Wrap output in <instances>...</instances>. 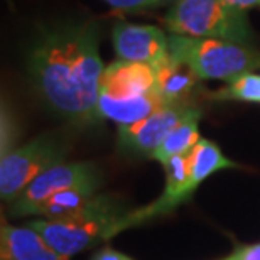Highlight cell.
<instances>
[{"label":"cell","instance_id":"cell-1","mask_svg":"<svg viewBox=\"0 0 260 260\" xmlns=\"http://www.w3.org/2000/svg\"><path fill=\"white\" fill-rule=\"evenodd\" d=\"M36 93L56 115L75 123L100 120L103 76L100 27L93 20H59L39 27L27 49Z\"/></svg>","mask_w":260,"mask_h":260},{"label":"cell","instance_id":"cell-16","mask_svg":"<svg viewBox=\"0 0 260 260\" xmlns=\"http://www.w3.org/2000/svg\"><path fill=\"white\" fill-rule=\"evenodd\" d=\"M213 100L220 102H252L260 103V75L255 73H245L232 81L221 90H218L210 95Z\"/></svg>","mask_w":260,"mask_h":260},{"label":"cell","instance_id":"cell-11","mask_svg":"<svg viewBox=\"0 0 260 260\" xmlns=\"http://www.w3.org/2000/svg\"><path fill=\"white\" fill-rule=\"evenodd\" d=\"M168 105L157 91L137 98H112L107 95H100L98 98V115L100 118H107L122 125H132L149 115H152L160 107Z\"/></svg>","mask_w":260,"mask_h":260},{"label":"cell","instance_id":"cell-9","mask_svg":"<svg viewBox=\"0 0 260 260\" xmlns=\"http://www.w3.org/2000/svg\"><path fill=\"white\" fill-rule=\"evenodd\" d=\"M155 91V71L147 63L118 59L103 71L100 95L112 98H137Z\"/></svg>","mask_w":260,"mask_h":260},{"label":"cell","instance_id":"cell-19","mask_svg":"<svg viewBox=\"0 0 260 260\" xmlns=\"http://www.w3.org/2000/svg\"><path fill=\"white\" fill-rule=\"evenodd\" d=\"M221 260H260V243H252V245L235 248L230 255Z\"/></svg>","mask_w":260,"mask_h":260},{"label":"cell","instance_id":"cell-15","mask_svg":"<svg viewBox=\"0 0 260 260\" xmlns=\"http://www.w3.org/2000/svg\"><path fill=\"white\" fill-rule=\"evenodd\" d=\"M200 118L201 112H196L194 115L186 118L183 123H179L173 132L169 134V137L164 140V144L155 150L150 159L159 160L160 164H164L166 160H169L174 155H186L189 154V150L200 142Z\"/></svg>","mask_w":260,"mask_h":260},{"label":"cell","instance_id":"cell-4","mask_svg":"<svg viewBox=\"0 0 260 260\" xmlns=\"http://www.w3.org/2000/svg\"><path fill=\"white\" fill-rule=\"evenodd\" d=\"M169 56L184 63L200 80H225L260 70V53L250 46L218 39L169 34Z\"/></svg>","mask_w":260,"mask_h":260},{"label":"cell","instance_id":"cell-13","mask_svg":"<svg viewBox=\"0 0 260 260\" xmlns=\"http://www.w3.org/2000/svg\"><path fill=\"white\" fill-rule=\"evenodd\" d=\"M102 179L90 181V183L73 186L70 189L51 194L30 211V216L44 218V220H56V218H64L68 215H73V213L81 210L86 203H90L98 194L96 191Z\"/></svg>","mask_w":260,"mask_h":260},{"label":"cell","instance_id":"cell-6","mask_svg":"<svg viewBox=\"0 0 260 260\" xmlns=\"http://www.w3.org/2000/svg\"><path fill=\"white\" fill-rule=\"evenodd\" d=\"M196 112L200 108L188 103H168L144 120L118 127V147L128 155L152 157L169 134Z\"/></svg>","mask_w":260,"mask_h":260},{"label":"cell","instance_id":"cell-10","mask_svg":"<svg viewBox=\"0 0 260 260\" xmlns=\"http://www.w3.org/2000/svg\"><path fill=\"white\" fill-rule=\"evenodd\" d=\"M0 260H70L58 253L30 226L2 225Z\"/></svg>","mask_w":260,"mask_h":260},{"label":"cell","instance_id":"cell-21","mask_svg":"<svg viewBox=\"0 0 260 260\" xmlns=\"http://www.w3.org/2000/svg\"><path fill=\"white\" fill-rule=\"evenodd\" d=\"M226 4L233 5L237 9H252V7H260V0H225Z\"/></svg>","mask_w":260,"mask_h":260},{"label":"cell","instance_id":"cell-3","mask_svg":"<svg viewBox=\"0 0 260 260\" xmlns=\"http://www.w3.org/2000/svg\"><path fill=\"white\" fill-rule=\"evenodd\" d=\"M171 34L200 39L252 43V27L245 10L226 4L225 0H176L164 17Z\"/></svg>","mask_w":260,"mask_h":260},{"label":"cell","instance_id":"cell-20","mask_svg":"<svg viewBox=\"0 0 260 260\" xmlns=\"http://www.w3.org/2000/svg\"><path fill=\"white\" fill-rule=\"evenodd\" d=\"M91 260H134V258H130L128 255L118 250H113L110 247H103L91 257Z\"/></svg>","mask_w":260,"mask_h":260},{"label":"cell","instance_id":"cell-17","mask_svg":"<svg viewBox=\"0 0 260 260\" xmlns=\"http://www.w3.org/2000/svg\"><path fill=\"white\" fill-rule=\"evenodd\" d=\"M108 5L120 10H144V9H157L162 5L174 4L176 0H105Z\"/></svg>","mask_w":260,"mask_h":260},{"label":"cell","instance_id":"cell-14","mask_svg":"<svg viewBox=\"0 0 260 260\" xmlns=\"http://www.w3.org/2000/svg\"><path fill=\"white\" fill-rule=\"evenodd\" d=\"M186 159H188L191 181L196 186H200L203 181L210 178L211 174L218 173V171L238 168L233 160H230L221 152V149L215 142L208 139H201L189 150V154H186Z\"/></svg>","mask_w":260,"mask_h":260},{"label":"cell","instance_id":"cell-2","mask_svg":"<svg viewBox=\"0 0 260 260\" xmlns=\"http://www.w3.org/2000/svg\"><path fill=\"white\" fill-rule=\"evenodd\" d=\"M130 210L115 198L96 194L73 215L56 220H30L27 226L36 230L56 252L66 258L120 233V223Z\"/></svg>","mask_w":260,"mask_h":260},{"label":"cell","instance_id":"cell-5","mask_svg":"<svg viewBox=\"0 0 260 260\" xmlns=\"http://www.w3.org/2000/svg\"><path fill=\"white\" fill-rule=\"evenodd\" d=\"M66 147L59 137L43 134L15 147L0 160V196L15 201L25 188L53 166L64 162Z\"/></svg>","mask_w":260,"mask_h":260},{"label":"cell","instance_id":"cell-7","mask_svg":"<svg viewBox=\"0 0 260 260\" xmlns=\"http://www.w3.org/2000/svg\"><path fill=\"white\" fill-rule=\"evenodd\" d=\"M100 178V171L91 162H59L43 173L38 179L30 183L17 200L12 201L10 216H30V211L51 194L70 189Z\"/></svg>","mask_w":260,"mask_h":260},{"label":"cell","instance_id":"cell-8","mask_svg":"<svg viewBox=\"0 0 260 260\" xmlns=\"http://www.w3.org/2000/svg\"><path fill=\"white\" fill-rule=\"evenodd\" d=\"M112 43L122 61L155 66L169 56L168 36L154 25L118 22L113 25Z\"/></svg>","mask_w":260,"mask_h":260},{"label":"cell","instance_id":"cell-12","mask_svg":"<svg viewBox=\"0 0 260 260\" xmlns=\"http://www.w3.org/2000/svg\"><path fill=\"white\" fill-rule=\"evenodd\" d=\"M152 68L155 71V91L166 103H186V98L200 81L189 66L171 56Z\"/></svg>","mask_w":260,"mask_h":260},{"label":"cell","instance_id":"cell-18","mask_svg":"<svg viewBox=\"0 0 260 260\" xmlns=\"http://www.w3.org/2000/svg\"><path fill=\"white\" fill-rule=\"evenodd\" d=\"M15 122L12 118L10 110L2 107V157L14 150V140H15Z\"/></svg>","mask_w":260,"mask_h":260}]
</instances>
